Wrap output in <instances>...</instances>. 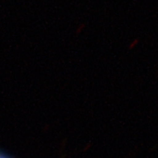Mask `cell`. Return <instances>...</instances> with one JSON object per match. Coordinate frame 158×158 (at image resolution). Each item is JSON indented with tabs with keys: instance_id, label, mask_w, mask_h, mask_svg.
Masks as SVG:
<instances>
[{
	"instance_id": "6da1fadb",
	"label": "cell",
	"mask_w": 158,
	"mask_h": 158,
	"mask_svg": "<svg viewBox=\"0 0 158 158\" xmlns=\"http://www.w3.org/2000/svg\"><path fill=\"white\" fill-rule=\"evenodd\" d=\"M0 158H11V157H9L8 156H6L5 153H3L2 151H0Z\"/></svg>"
}]
</instances>
